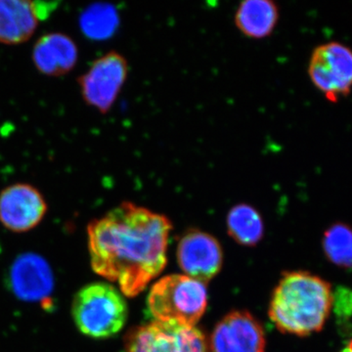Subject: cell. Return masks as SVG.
<instances>
[{
  "label": "cell",
  "instance_id": "obj_1",
  "mask_svg": "<svg viewBox=\"0 0 352 352\" xmlns=\"http://www.w3.org/2000/svg\"><path fill=\"white\" fill-rule=\"evenodd\" d=\"M171 229L166 215L124 201L88 223L92 270L127 298L138 296L166 267Z\"/></svg>",
  "mask_w": 352,
  "mask_h": 352
},
{
  "label": "cell",
  "instance_id": "obj_2",
  "mask_svg": "<svg viewBox=\"0 0 352 352\" xmlns=\"http://www.w3.org/2000/svg\"><path fill=\"white\" fill-rule=\"evenodd\" d=\"M332 307L328 281L307 271H291L273 292L268 314L282 333L307 337L324 328Z\"/></svg>",
  "mask_w": 352,
  "mask_h": 352
},
{
  "label": "cell",
  "instance_id": "obj_3",
  "mask_svg": "<svg viewBox=\"0 0 352 352\" xmlns=\"http://www.w3.org/2000/svg\"><path fill=\"white\" fill-rule=\"evenodd\" d=\"M72 316L83 335L92 339H108L126 325L129 307L120 289L111 284L96 282L76 294Z\"/></svg>",
  "mask_w": 352,
  "mask_h": 352
},
{
  "label": "cell",
  "instance_id": "obj_4",
  "mask_svg": "<svg viewBox=\"0 0 352 352\" xmlns=\"http://www.w3.org/2000/svg\"><path fill=\"white\" fill-rule=\"evenodd\" d=\"M147 305L155 321L195 327L207 309V287L186 275H168L152 287Z\"/></svg>",
  "mask_w": 352,
  "mask_h": 352
},
{
  "label": "cell",
  "instance_id": "obj_5",
  "mask_svg": "<svg viewBox=\"0 0 352 352\" xmlns=\"http://www.w3.org/2000/svg\"><path fill=\"white\" fill-rule=\"evenodd\" d=\"M124 351L208 352V344L205 335L196 327L154 321L127 333Z\"/></svg>",
  "mask_w": 352,
  "mask_h": 352
},
{
  "label": "cell",
  "instance_id": "obj_6",
  "mask_svg": "<svg viewBox=\"0 0 352 352\" xmlns=\"http://www.w3.org/2000/svg\"><path fill=\"white\" fill-rule=\"evenodd\" d=\"M129 63L124 55L110 51L97 58L78 78L83 100L101 113H107L126 82Z\"/></svg>",
  "mask_w": 352,
  "mask_h": 352
},
{
  "label": "cell",
  "instance_id": "obj_7",
  "mask_svg": "<svg viewBox=\"0 0 352 352\" xmlns=\"http://www.w3.org/2000/svg\"><path fill=\"white\" fill-rule=\"evenodd\" d=\"M308 75L328 101H339L352 90V50L337 41L317 46L310 57Z\"/></svg>",
  "mask_w": 352,
  "mask_h": 352
},
{
  "label": "cell",
  "instance_id": "obj_8",
  "mask_svg": "<svg viewBox=\"0 0 352 352\" xmlns=\"http://www.w3.org/2000/svg\"><path fill=\"white\" fill-rule=\"evenodd\" d=\"M47 204L41 192L29 183H15L0 192V222L8 230L24 233L43 221Z\"/></svg>",
  "mask_w": 352,
  "mask_h": 352
},
{
  "label": "cell",
  "instance_id": "obj_9",
  "mask_svg": "<svg viewBox=\"0 0 352 352\" xmlns=\"http://www.w3.org/2000/svg\"><path fill=\"white\" fill-rule=\"evenodd\" d=\"M266 340L261 322L250 312L234 310L215 326L210 336V352H264Z\"/></svg>",
  "mask_w": 352,
  "mask_h": 352
},
{
  "label": "cell",
  "instance_id": "obj_10",
  "mask_svg": "<svg viewBox=\"0 0 352 352\" xmlns=\"http://www.w3.org/2000/svg\"><path fill=\"white\" fill-rule=\"evenodd\" d=\"M177 261L186 276L206 283L221 270L223 252L214 236L192 229L178 242Z\"/></svg>",
  "mask_w": 352,
  "mask_h": 352
},
{
  "label": "cell",
  "instance_id": "obj_11",
  "mask_svg": "<svg viewBox=\"0 0 352 352\" xmlns=\"http://www.w3.org/2000/svg\"><path fill=\"white\" fill-rule=\"evenodd\" d=\"M8 281L14 295L30 302L46 300L54 287L50 264L32 252L21 254L15 259L9 270Z\"/></svg>",
  "mask_w": 352,
  "mask_h": 352
},
{
  "label": "cell",
  "instance_id": "obj_12",
  "mask_svg": "<svg viewBox=\"0 0 352 352\" xmlns=\"http://www.w3.org/2000/svg\"><path fill=\"white\" fill-rule=\"evenodd\" d=\"M32 63L44 76H62L73 71L78 60V48L71 36L63 32L43 34L34 43Z\"/></svg>",
  "mask_w": 352,
  "mask_h": 352
},
{
  "label": "cell",
  "instance_id": "obj_13",
  "mask_svg": "<svg viewBox=\"0 0 352 352\" xmlns=\"http://www.w3.org/2000/svg\"><path fill=\"white\" fill-rule=\"evenodd\" d=\"M39 22L34 1L0 0V43L17 45L27 43Z\"/></svg>",
  "mask_w": 352,
  "mask_h": 352
},
{
  "label": "cell",
  "instance_id": "obj_14",
  "mask_svg": "<svg viewBox=\"0 0 352 352\" xmlns=\"http://www.w3.org/2000/svg\"><path fill=\"white\" fill-rule=\"evenodd\" d=\"M279 20V8L271 0H245L235 13V25L247 38H267Z\"/></svg>",
  "mask_w": 352,
  "mask_h": 352
},
{
  "label": "cell",
  "instance_id": "obj_15",
  "mask_svg": "<svg viewBox=\"0 0 352 352\" xmlns=\"http://www.w3.org/2000/svg\"><path fill=\"white\" fill-rule=\"evenodd\" d=\"M227 230L236 242L252 247L263 239V217L252 206L238 204L229 210L227 215Z\"/></svg>",
  "mask_w": 352,
  "mask_h": 352
},
{
  "label": "cell",
  "instance_id": "obj_16",
  "mask_svg": "<svg viewBox=\"0 0 352 352\" xmlns=\"http://www.w3.org/2000/svg\"><path fill=\"white\" fill-rule=\"evenodd\" d=\"M324 254L338 267L352 270V227L336 222L325 231L322 240Z\"/></svg>",
  "mask_w": 352,
  "mask_h": 352
},
{
  "label": "cell",
  "instance_id": "obj_17",
  "mask_svg": "<svg viewBox=\"0 0 352 352\" xmlns=\"http://www.w3.org/2000/svg\"><path fill=\"white\" fill-rule=\"evenodd\" d=\"M119 17L115 7L98 3L87 7L80 15V29L88 38L103 41L117 30Z\"/></svg>",
  "mask_w": 352,
  "mask_h": 352
},
{
  "label": "cell",
  "instance_id": "obj_18",
  "mask_svg": "<svg viewBox=\"0 0 352 352\" xmlns=\"http://www.w3.org/2000/svg\"><path fill=\"white\" fill-rule=\"evenodd\" d=\"M332 310L340 321H349L352 317V289L339 287L333 292Z\"/></svg>",
  "mask_w": 352,
  "mask_h": 352
},
{
  "label": "cell",
  "instance_id": "obj_19",
  "mask_svg": "<svg viewBox=\"0 0 352 352\" xmlns=\"http://www.w3.org/2000/svg\"><path fill=\"white\" fill-rule=\"evenodd\" d=\"M347 349L352 352V340L349 342V346H347Z\"/></svg>",
  "mask_w": 352,
  "mask_h": 352
},
{
  "label": "cell",
  "instance_id": "obj_20",
  "mask_svg": "<svg viewBox=\"0 0 352 352\" xmlns=\"http://www.w3.org/2000/svg\"><path fill=\"white\" fill-rule=\"evenodd\" d=\"M340 352H351V351H349V349H347V347H346V349H342V351H340Z\"/></svg>",
  "mask_w": 352,
  "mask_h": 352
}]
</instances>
